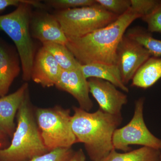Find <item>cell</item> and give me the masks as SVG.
I'll return each mask as SVG.
<instances>
[{
    "label": "cell",
    "instance_id": "6da1fadb",
    "mask_svg": "<svg viewBox=\"0 0 161 161\" xmlns=\"http://www.w3.org/2000/svg\"><path fill=\"white\" fill-rule=\"evenodd\" d=\"M142 16L130 8L105 27L80 37L68 39L66 47L80 64H116V51L129 26Z\"/></svg>",
    "mask_w": 161,
    "mask_h": 161
},
{
    "label": "cell",
    "instance_id": "7a4b0ae2",
    "mask_svg": "<svg viewBox=\"0 0 161 161\" xmlns=\"http://www.w3.org/2000/svg\"><path fill=\"white\" fill-rule=\"evenodd\" d=\"M72 130L78 142L84 144L92 161H103L115 150L113 134L122 121L121 115H113L99 109L89 112L73 107Z\"/></svg>",
    "mask_w": 161,
    "mask_h": 161
},
{
    "label": "cell",
    "instance_id": "3957f363",
    "mask_svg": "<svg viewBox=\"0 0 161 161\" xmlns=\"http://www.w3.org/2000/svg\"><path fill=\"white\" fill-rule=\"evenodd\" d=\"M12 137L9 146L0 149L2 161H28L49 152L32 111L28 92L18 110L17 126Z\"/></svg>",
    "mask_w": 161,
    "mask_h": 161
},
{
    "label": "cell",
    "instance_id": "277c9868",
    "mask_svg": "<svg viewBox=\"0 0 161 161\" xmlns=\"http://www.w3.org/2000/svg\"><path fill=\"white\" fill-rule=\"evenodd\" d=\"M32 6L40 9L46 7L39 1L26 0L14 11L0 15V31L8 35L14 43L21 61L23 78L26 81L31 79L36 55L30 26Z\"/></svg>",
    "mask_w": 161,
    "mask_h": 161
},
{
    "label": "cell",
    "instance_id": "5b68a950",
    "mask_svg": "<svg viewBox=\"0 0 161 161\" xmlns=\"http://www.w3.org/2000/svg\"><path fill=\"white\" fill-rule=\"evenodd\" d=\"M53 15L67 39L80 37L105 27L119 17L97 3L91 6L57 10Z\"/></svg>",
    "mask_w": 161,
    "mask_h": 161
},
{
    "label": "cell",
    "instance_id": "8992f818",
    "mask_svg": "<svg viewBox=\"0 0 161 161\" xmlns=\"http://www.w3.org/2000/svg\"><path fill=\"white\" fill-rule=\"evenodd\" d=\"M36 119L43 143L48 151L72 148L78 142L72 130L69 109L60 106L38 108Z\"/></svg>",
    "mask_w": 161,
    "mask_h": 161
},
{
    "label": "cell",
    "instance_id": "52a82bcc",
    "mask_svg": "<svg viewBox=\"0 0 161 161\" xmlns=\"http://www.w3.org/2000/svg\"><path fill=\"white\" fill-rule=\"evenodd\" d=\"M144 98H140L135 103L134 115L130 122L113 134L112 143L115 150L124 152L131 151L130 145H141L156 150H161V139L150 132L144 121Z\"/></svg>",
    "mask_w": 161,
    "mask_h": 161
},
{
    "label": "cell",
    "instance_id": "ba28073f",
    "mask_svg": "<svg viewBox=\"0 0 161 161\" xmlns=\"http://www.w3.org/2000/svg\"><path fill=\"white\" fill-rule=\"evenodd\" d=\"M151 57L143 46L124 35L116 51V65L124 84L132 80L139 69Z\"/></svg>",
    "mask_w": 161,
    "mask_h": 161
},
{
    "label": "cell",
    "instance_id": "9c48e42d",
    "mask_svg": "<svg viewBox=\"0 0 161 161\" xmlns=\"http://www.w3.org/2000/svg\"><path fill=\"white\" fill-rule=\"evenodd\" d=\"M88 81L90 93L98 103L99 109L111 115H121L122 107L128 101L127 95L107 80L90 78Z\"/></svg>",
    "mask_w": 161,
    "mask_h": 161
},
{
    "label": "cell",
    "instance_id": "30bf717a",
    "mask_svg": "<svg viewBox=\"0 0 161 161\" xmlns=\"http://www.w3.org/2000/svg\"><path fill=\"white\" fill-rule=\"evenodd\" d=\"M55 86L69 93L77 100L79 108L89 112L93 103L89 96L88 81L79 69L62 70Z\"/></svg>",
    "mask_w": 161,
    "mask_h": 161
},
{
    "label": "cell",
    "instance_id": "8fae6325",
    "mask_svg": "<svg viewBox=\"0 0 161 161\" xmlns=\"http://www.w3.org/2000/svg\"><path fill=\"white\" fill-rule=\"evenodd\" d=\"M30 26L32 36L42 43L53 42L66 46L67 38L53 14L43 12L32 14Z\"/></svg>",
    "mask_w": 161,
    "mask_h": 161
},
{
    "label": "cell",
    "instance_id": "7c38bea8",
    "mask_svg": "<svg viewBox=\"0 0 161 161\" xmlns=\"http://www.w3.org/2000/svg\"><path fill=\"white\" fill-rule=\"evenodd\" d=\"M62 71L51 54L42 46L35 55L31 79L43 87H50L55 86Z\"/></svg>",
    "mask_w": 161,
    "mask_h": 161
},
{
    "label": "cell",
    "instance_id": "4fadbf2b",
    "mask_svg": "<svg viewBox=\"0 0 161 161\" xmlns=\"http://www.w3.org/2000/svg\"><path fill=\"white\" fill-rule=\"evenodd\" d=\"M28 92V83H25L15 92L0 98V130L6 135L13 136L14 133L15 116Z\"/></svg>",
    "mask_w": 161,
    "mask_h": 161
},
{
    "label": "cell",
    "instance_id": "5bb4252c",
    "mask_svg": "<svg viewBox=\"0 0 161 161\" xmlns=\"http://www.w3.org/2000/svg\"><path fill=\"white\" fill-rule=\"evenodd\" d=\"M18 53L0 40V96H6L15 78L21 71Z\"/></svg>",
    "mask_w": 161,
    "mask_h": 161
},
{
    "label": "cell",
    "instance_id": "9a60e30c",
    "mask_svg": "<svg viewBox=\"0 0 161 161\" xmlns=\"http://www.w3.org/2000/svg\"><path fill=\"white\" fill-rule=\"evenodd\" d=\"M79 69L86 79L97 78L107 80L125 92L129 89L122 80L120 71L116 64L93 63L80 64Z\"/></svg>",
    "mask_w": 161,
    "mask_h": 161
},
{
    "label": "cell",
    "instance_id": "2e32d148",
    "mask_svg": "<svg viewBox=\"0 0 161 161\" xmlns=\"http://www.w3.org/2000/svg\"><path fill=\"white\" fill-rule=\"evenodd\" d=\"M161 78V58L151 57L136 73L132 80V86L148 88Z\"/></svg>",
    "mask_w": 161,
    "mask_h": 161
},
{
    "label": "cell",
    "instance_id": "e0dca14e",
    "mask_svg": "<svg viewBox=\"0 0 161 161\" xmlns=\"http://www.w3.org/2000/svg\"><path fill=\"white\" fill-rule=\"evenodd\" d=\"M160 150L143 147L119 153L113 150L103 161H160Z\"/></svg>",
    "mask_w": 161,
    "mask_h": 161
},
{
    "label": "cell",
    "instance_id": "ac0fdd59",
    "mask_svg": "<svg viewBox=\"0 0 161 161\" xmlns=\"http://www.w3.org/2000/svg\"><path fill=\"white\" fill-rule=\"evenodd\" d=\"M43 47L51 54L62 70H69L78 69L80 64L65 45L60 43L46 42Z\"/></svg>",
    "mask_w": 161,
    "mask_h": 161
},
{
    "label": "cell",
    "instance_id": "d6986e66",
    "mask_svg": "<svg viewBox=\"0 0 161 161\" xmlns=\"http://www.w3.org/2000/svg\"><path fill=\"white\" fill-rule=\"evenodd\" d=\"M126 36L143 46L149 51L152 57H161V40L153 37L151 33L147 30L136 26L129 30Z\"/></svg>",
    "mask_w": 161,
    "mask_h": 161
},
{
    "label": "cell",
    "instance_id": "ffe728a7",
    "mask_svg": "<svg viewBox=\"0 0 161 161\" xmlns=\"http://www.w3.org/2000/svg\"><path fill=\"white\" fill-rule=\"evenodd\" d=\"M44 3L46 6L60 10L91 6L96 2L95 0H47Z\"/></svg>",
    "mask_w": 161,
    "mask_h": 161
},
{
    "label": "cell",
    "instance_id": "44dd1931",
    "mask_svg": "<svg viewBox=\"0 0 161 161\" xmlns=\"http://www.w3.org/2000/svg\"><path fill=\"white\" fill-rule=\"evenodd\" d=\"M75 152L69 148H59L38 156L28 161H68Z\"/></svg>",
    "mask_w": 161,
    "mask_h": 161
},
{
    "label": "cell",
    "instance_id": "7402d4cb",
    "mask_svg": "<svg viewBox=\"0 0 161 161\" xmlns=\"http://www.w3.org/2000/svg\"><path fill=\"white\" fill-rule=\"evenodd\" d=\"M106 10L119 17L131 8L130 0H95Z\"/></svg>",
    "mask_w": 161,
    "mask_h": 161
},
{
    "label": "cell",
    "instance_id": "603a6c76",
    "mask_svg": "<svg viewBox=\"0 0 161 161\" xmlns=\"http://www.w3.org/2000/svg\"><path fill=\"white\" fill-rule=\"evenodd\" d=\"M131 8L142 16L150 14L161 3V0H130Z\"/></svg>",
    "mask_w": 161,
    "mask_h": 161
},
{
    "label": "cell",
    "instance_id": "cb8c5ba5",
    "mask_svg": "<svg viewBox=\"0 0 161 161\" xmlns=\"http://www.w3.org/2000/svg\"><path fill=\"white\" fill-rule=\"evenodd\" d=\"M141 19L147 23L148 31L161 34V3L150 14Z\"/></svg>",
    "mask_w": 161,
    "mask_h": 161
},
{
    "label": "cell",
    "instance_id": "d4e9b609",
    "mask_svg": "<svg viewBox=\"0 0 161 161\" xmlns=\"http://www.w3.org/2000/svg\"><path fill=\"white\" fill-rule=\"evenodd\" d=\"M26 0H0V12L3 11L9 6H18Z\"/></svg>",
    "mask_w": 161,
    "mask_h": 161
},
{
    "label": "cell",
    "instance_id": "484cf974",
    "mask_svg": "<svg viewBox=\"0 0 161 161\" xmlns=\"http://www.w3.org/2000/svg\"><path fill=\"white\" fill-rule=\"evenodd\" d=\"M86 158L83 150L80 149L75 152L68 161H86Z\"/></svg>",
    "mask_w": 161,
    "mask_h": 161
},
{
    "label": "cell",
    "instance_id": "4316f807",
    "mask_svg": "<svg viewBox=\"0 0 161 161\" xmlns=\"http://www.w3.org/2000/svg\"><path fill=\"white\" fill-rule=\"evenodd\" d=\"M6 135L0 130V149H4L6 143Z\"/></svg>",
    "mask_w": 161,
    "mask_h": 161
},
{
    "label": "cell",
    "instance_id": "83f0119b",
    "mask_svg": "<svg viewBox=\"0 0 161 161\" xmlns=\"http://www.w3.org/2000/svg\"><path fill=\"white\" fill-rule=\"evenodd\" d=\"M160 161H161V153L160 157Z\"/></svg>",
    "mask_w": 161,
    "mask_h": 161
}]
</instances>
